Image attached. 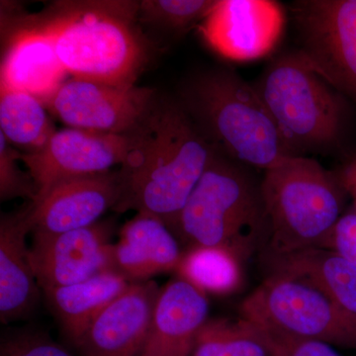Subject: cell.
I'll return each mask as SVG.
<instances>
[{"label":"cell","mask_w":356,"mask_h":356,"mask_svg":"<svg viewBox=\"0 0 356 356\" xmlns=\"http://www.w3.org/2000/svg\"><path fill=\"white\" fill-rule=\"evenodd\" d=\"M121 166L122 195L114 211L149 213L172 232L177 218L214 156V149L178 99L156 97Z\"/></svg>","instance_id":"obj_1"},{"label":"cell","mask_w":356,"mask_h":356,"mask_svg":"<svg viewBox=\"0 0 356 356\" xmlns=\"http://www.w3.org/2000/svg\"><path fill=\"white\" fill-rule=\"evenodd\" d=\"M178 102L218 153L264 172L295 156L252 83L234 70L192 76Z\"/></svg>","instance_id":"obj_2"},{"label":"cell","mask_w":356,"mask_h":356,"mask_svg":"<svg viewBox=\"0 0 356 356\" xmlns=\"http://www.w3.org/2000/svg\"><path fill=\"white\" fill-rule=\"evenodd\" d=\"M138 9L139 2H67L40 24L74 79L133 86L147 60L132 24Z\"/></svg>","instance_id":"obj_3"},{"label":"cell","mask_w":356,"mask_h":356,"mask_svg":"<svg viewBox=\"0 0 356 356\" xmlns=\"http://www.w3.org/2000/svg\"><path fill=\"white\" fill-rule=\"evenodd\" d=\"M261 195L266 226L257 254L261 262L320 248L348 197L337 172L306 156L266 170Z\"/></svg>","instance_id":"obj_4"},{"label":"cell","mask_w":356,"mask_h":356,"mask_svg":"<svg viewBox=\"0 0 356 356\" xmlns=\"http://www.w3.org/2000/svg\"><path fill=\"white\" fill-rule=\"evenodd\" d=\"M264 226L261 178L216 151L172 233L185 248H224L243 262L259 252Z\"/></svg>","instance_id":"obj_5"},{"label":"cell","mask_w":356,"mask_h":356,"mask_svg":"<svg viewBox=\"0 0 356 356\" xmlns=\"http://www.w3.org/2000/svg\"><path fill=\"white\" fill-rule=\"evenodd\" d=\"M252 86L294 156L330 152L343 142L348 98L295 51L274 58Z\"/></svg>","instance_id":"obj_6"},{"label":"cell","mask_w":356,"mask_h":356,"mask_svg":"<svg viewBox=\"0 0 356 356\" xmlns=\"http://www.w3.org/2000/svg\"><path fill=\"white\" fill-rule=\"evenodd\" d=\"M238 312L241 318L259 327L356 350V318L296 276L266 273Z\"/></svg>","instance_id":"obj_7"},{"label":"cell","mask_w":356,"mask_h":356,"mask_svg":"<svg viewBox=\"0 0 356 356\" xmlns=\"http://www.w3.org/2000/svg\"><path fill=\"white\" fill-rule=\"evenodd\" d=\"M297 56L356 102V0H298L290 6Z\"/></svg>","instance_id":"obj_8"},{"label":"cell","mask_w":356,"mask_h":356,"mask_svg":"<svg viewBox=\"0 0 356 356\" xmlns=\"http://www.w3.org/2000/svg\"><path fill=\"white\" fill-rule=\"evenodd\" d=\"M156 91L140 86H113L72 79L44 104L69 128L127 135L144 118Z\"/></svg>","instance_id":"obj_9"},{"label":"cell","mask_w":356,"mask_h":356,"mask_svg":"<svg viewBox=\"0 0 356 356\" xmlns=\"http://www.w3.org/2000/svg\"><path fill=\"white\" fill-rule=\"evenodd\" d=\"M198 28L218 55L233 62H250L266 57L280 44L285 11L271 0H219Z\"/></svg>","instance_id":"obj_10"},{"label":"cell","mask_w":356,"mask_h":356,"mask_svg":"<svg viewBox=\"0 0 356 356\" xmlns=\"http://www.w3.org/2000/svg\"><path fill=\"white\" fill-rule=\"evenodd\" d=\"M131 144L130 134L65 128L57 130L48 144L36 153L21 154L20 161L38 188L37 199L63 180L110 172L114 166L123 165Z\"/></svg>","instance_id":"obj_11"},{"label":"cell","mask_w":356,"mask_h":356,"mask_svg":"<svg viewBox=\"0 0 356 356\" xmlns=\"http://www.w3.org/2000/svg\"><path fill=\"white\" fill-rule=\"evenodd\" d=\"M111 235L107 222L57 235L33 234L30 259L42 291L113 271Z\"/></svg>","instance_id":"obj_12"},{"label":"cell","mask_w":356,"mask_h":356,"mask_svg":"<svg viewBox=\"0 0 356 356\" xmlns=\"http://www.w3.org/2000/svg\"><path fill=\"white\" fill-rule=\"evenodd\" d=\"M121 195L120 170L63 180L29 204L31 233L57 235L92 226Z\"/></svg>","instance_id":"obj_13"},{"label":"cell","mask_w":356,"mask_h":356,"mask_svg":"<svg viewBox=\"0 0 356 356\" xmlns=\"http://www.w3.org/2000/svg\"><path fill=\"white\" fill-rule=\"evenodd\" d=\"M159 290L154 281L131 283L100 312L74 343L81 356H140Z\"/></svg>","instance_id":"obj_14"},{"label":"cell","mask_w":356,"mask_h":356,"mask_svg":"<svg viewBox=\"0 0 356 356\" xmlns=\"http://www.w3.org/2000/svg\"><path fill=\"white\" fill-rule=\"evenodd\" d=\"M208 315L207 295L182 278L168 281L159 290L140 356H191Z\"/></svg>","instance_id":"obj_15"},{"label":"cell","mask_w":356,"mask_h":356,"mask_svg":"<svg viewBox=\"0 0 356 356\" xmlns=\"http://www.w3.org/2000/svg\"><path fill=\"white\" fill-rule=\"evenodd\" d=\"M20 28L11 35L2 58L0 88L28 93L44 105L67 81V72L43 26Z\"/></svg>","instance_id":"obj_16"},{"label":"cell","mask_w":356,"mask_h":356,"mask_svg":"<svg viewBox=\"0 0 356 356\" xmlns=\"http://www.w3.org/2000/svg\"><path fill=\"white\" fill-rule=\"evenodd\" d=\"M182 254L179 241L163 220L139 212L122 227L113 245V271L129 282H144L177 270Z\"/></svg>","instance_id":"obj_17"},{"label":"cell","mask_w":356,"mask_h":356,"mask_svg":"<svg viewBox=\"0 0 356 356\" xmlns=\"http://www.w3.org/2000/svg\"><path fill=\"white\" fill-rule=\"evenodd\" d=\"M31 232L29 205L0 219V320L27 317L38 305L40 288L26 236Z\"/></svg>","instance_id":"obj_18"},{"label":"cell","mask_w":356,"mask_h":356,"mask_svg":"<svg viewBox=\"0 0 356 356\" xmlns=\"http://www.w3.org/2000/svg\"><path fill=\"white\" fill-rule=\"evenodd\" d=\"M130 285L121 274L110 270L74 284L49 288L43 293L65 336L74 346L96 316Z\"/></svg>","instance_id":"obj_19"},{"label":"cell","mask_w":356,"mask_h":356,"mask_svg":"<svg viewBox=\"0 0 356 356\" xmlns=\"http://www.w3.org/2000/svg\"><path fill=\"white\" fill-rule=\"evenodd\" d=\"M261 264L266 273L289 274L308 281L356 318V266L332 250L312 248Z\"/></svg>","instance_id":"obj_20"},{"label":"cell","mask_w":356,"mask_h":356,"mask_svg":"<svg viewBox=\"0 0 356 356\" xmlns=\"http://www.w3.org/2000/svg\"><path fill=\"white\" fill-rule=\"evenodd\" d=\"M47 110L34 96L0 88V133L25 154L36 153L57 132Z\"/></svg>","instance_id":"obj_21"},{"label":"cell","mask_w":356,"mask_h":356,"mask_svg":"<svg viewBox=\"0 0 356 356\" xmlns=\"http://www.w3.org/2000/svg\"><path fill=\"white\" fill-rule=\"evenodd\" d=\"M243 261L220 247L185 248L175 273L204 294L226 295L243 283Z\"/></svg>","instance_id":"obj_22"},{"label":"cell","mask_w":356,"mask_h":356,"mask_svg":"<svg viewBox=\"0 0 356 356\" xmlns=\"http://www.w3.org/2000/svg\"><path fill=\"white\" fill-rule=\"evenodd\" d=\"M191 356H270L252 323L238 317L208 318L196 337Z\"/></svg>","instance_id":"obj_23"},{"label":"cell","mask_w":356,"mask_h":356,"mask_svg":"<svg viewBox=\"0 0 356 356\" xmlns=\"http://www.w3.org/2000/svg\"><path fill=\"white\" fill-rule=\"evenodd\" d=\"M213 0H145L139 2L140 19L180 34L198 24L215 6Z\"/></svg>","instance_id":"obj_24"},{"label":"cell","mask_w":356,"mask_h":356,"mask_svg":"<svg viewBox=\"0 0 356 356\" xmlns=\"http://www.w3.org/2000/svg\"><path fill=\"white\" fill-rule=\"evenodd\" d=\"M20 152L0 133V199L28 198L31 202L38 194V188L29 172H23L18 165Z\"/></svg>","instance_id":"obj_25"},{"label":"cell","mask_w":356,"mask_h":356,"mask_svg":"<svg viewBox=\"0 0 356 356\" xmlns=\"http://www.w3.org/2000/svg\"><path fill=\"white\" fill-rule=\"evenodd\" d=\"M254 325L270 356H341L331 344Z\"/></svg>","instance_id":"obj_26"},{"label":"cell","mask_w":356,"mask_h":356,"mask_svg":"<svg viewBox=\"0 0 356 356\" xmlns=\"http://www.w3.org/2000/svg\"><path fill=\"white\" fill-rule=\"evenodd\" d=\"M0 356H74L44 332L21 330L4 334Z\"/></svg>","instance_id":"obj_27"},{"label":"cell","mask_w":356,"mask_h":356,"mask_svg":"<svg viewBox=\"0 0 356 356\" xmlns=\"http://www.w3.org/2000/svg\"><path fill=\"white\" fill-rule=\"evenodd\" d=\"M318 248L332 250L356 266V210L344 211Z\"/></svg>","instance_id":"obj_28"},{"label":"cell","mask_w":356,"mask_h":356,"mask_svg":"<svg viewBox=\"0 0 356 356\" xmlns=\"http://www.w3.org/2000/svg\"><path fill=\"white\" fill-rule=\"evenodd\" d=\"M337 172L348 197L353 201V207L356 210V154Z\"/></svg>","instance_id":"obj_29"}]
</instances>
